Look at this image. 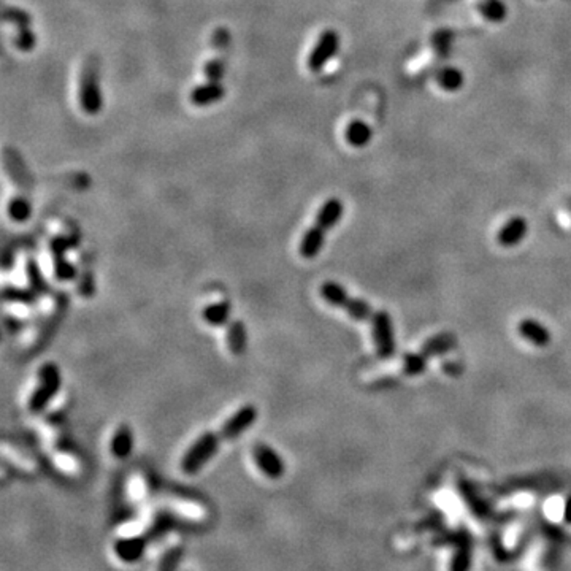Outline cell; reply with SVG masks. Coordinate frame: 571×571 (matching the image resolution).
<instances>
[{"label":"cell","instance_id":"d4e9b609","mask_svg":"<svg viewBox=\"0 0 571 571\" xmlns=\"http://www.w3.org/2000/svg\"><path fill=\"white\" fill-rule=\"evenodd\" d=\"M27 277L30 279V286H32L34 292L35 294H42V290H47L48 289V284L45 281L42 272H40L38 265L35 264L34 261H29L27 262Z\"/></svg>","mask_w":571,"mask_h":571},{"label":"cell","instance_id":"2e32d148","mask_svg":"<svg viewBox=\"0 0 571 571\" xmlns=\"http://www.w3.org/2000/svg\"><path fill=\"white\" fill-rule=\"evenodd\" d=\"M371 135H373L371 127L362 119L351 121L345 130L346 141L354 148H364L369 145L371 140Z\"/></svg>","mask_w":571,"mask_h":571},{"label":"cell","instance_id":"d6986e66","mask_svg":"<svg viewBox=\"0 0 571 571\" xmlns=\"http://www.w3.org/2000/svg\"><path fill=\"white\" fill-rule=\"evenodd\" d=\"M30 214H32V205L24 196L13 197L8 203V216L14 222H25L29 221Z\"/></svg>","mask_w":571,"mask_h":571},{"label":"cell","instance_id":"7402d4cb","mask_svg":"<svg viewBox=\"0 0 571 571\" xmlns=\"http://www.w3.org/2000/svg\"><path fill=\"white\" fill-rule=\"evenodd\" d=\"M3 21L12 23L16 25V27H23V25H30V23H32V16H30L29 12H25V10L23 8L7 7L3 10Z\"/></svg>","mask_w":571,"mask_h":571},{"label":"cell","instance_id":"cb8c5ba5","mask_svg":"<svg viewBox=\"0 0 571 571\" xmlns=\"http://www.w3.org/2000/svg\"><path fill=\"white\" fill-rule=\"evenodd\" d=\"M203 71H205L208 81H221L226 75V62L221 58H213L207 60Z\"/></svg>","mask_w":571,"mask_h":571},{"label":"cell","instance_id":"8fae6325","mask_svg":"<svg viewBox=\"0 0 571 571\" xmlns=\"http://www.w3.org/2000/svg\"><path fill=\"white\" fill-rule=\"evenodd\" d=\"M148 538L146 537H129L121 538L115 543V554L118 559L126 563L139 562L146 550Z\"/></svg>","mask_w":571,"mask_h":571},{"label":"cell","instance_id":"4316f807","mask_svg":"<svg viewBox=\"0 0 571 571\" xmlns=\"http://www.w3.org/2000/svg\"><path fill=\"white\" fill-rule=\"evenodd\" d=\"M34 294L30 290H23V289H5V299L13 300V302H23V303H32L34 302Z\"/></svg>","mask_w":571,"mask_h":571},{"label":"cell","instance_id":"ba28073f","mask_svg":"<svg viewBox=\"0 0 571 571\" xmlns=\"http://www.w3.org/2000/svg\"><path fill=\"white\" fill-rule=\"evenodd\" d=\"M70 246H71L70 240L65 237L54 238L53 243L49 244L51 253H53L54 275L59 281H70V279H73L76 277L75 267L64 257V253L67 251V248Z\"/></svg>","mask_w":571,"mask_h":571},{"label":"cell","instance_id":"83f0119b","mask_svg":"<svg viewBox=\"0 0 571 571\" xmlns=\"http://www.w3.org/2000/svg\"><path fill=\"white\" fill-rule=\"evenodd\" d=\"M563 517H565V521H567L568 524H571V497L567 500V503H565Z\"/></svg>","mask_w":571,"mask_h":571},{"label":"cell","instance_id":"603a6c76","mask_svg":"<svg viewBox=\"0 0 571 571\" xmlns=\"http://www.w3.org/2000/svg\"><path fill=\"white\" fill-rule=\"evenodd\" d=\"M14 45L21 51H30L35 48L37 45V38H35V34L30 29V25H23V27H18V34L14 37Z\"/></svg>","mask_w":571,"mask_h":571},{"label":"cell","instance_id":"3957f363","mask_svg":"<svg viewBox=\"0 0 571 571\" xmlns=\"http://www.w3.org/2000/svg\"><path fill=\"white\" fill-rule=\"evenodd\" d=\"M345 214V203L338 197H330L316 213L314 222L303 233L299 243V254L305 261H313L323 251L325 237L341 221Z\"/></svg>","mask_w":571,"mask_h":571},{"label":"cell","instance_id":"4fadbf2b","mask_svg":"<svg viewBox=\"0 0 571 571\" xmlns=\"http://www.w3.org/2000/svg\"><path fill=\"white\" fill-rule=\"evenodd\" d=\"M202 321L207 323L210 327H224L231 323L232 305L227 300H219V302L208 303L200 311Z\"/></svg>","mask_w":571,"mask_h":571},{"label":"cell","instance_id":"30bf717a","mask_svg":"<svg viewBox=\"0 0 571 571\" xmlns=\"http://www.w3.org/2000/svg\"><path fill=\"white\" fill-rule=\"evenodd\" d=\"M226 95V88L221 81H208V83L198 84L191 91L189 100L196 106H208L222 100Z\"/></svg>","mask_w":571,"mask_h":571},{"label":"cell","instance_id":"52a82bcc","mask_svg":"<svg viewBox=\"0 0 571 571\" xmlns=\"http://www.w3.org/2000/svg\"><path fill=\"white\" fill-rule=\"evenodd\" d=\"M253 461L259 468V471L268 479H281L286 473V462L283 457L273 450L267 443H256L251 450Z\"/></svg>","mask_w":571,"mask_h":571},{"label":"cell","instance_id":"e0dca14e","mask_svg":"<svg viewBox=\"0 0 571 571\" xmlns=\"http://www.w3.org/2000/svg\"><path fill=\"white\" fill-rule=\"evenodd\" d=\"M456 345H457V341L456 338H454V335L440 334L427 341V343L424 345V348H422L421 351V356L424 357L426 360H428V357L447 353V351L456 348Z\"/></svg>","mask_w":571,"mask_h":571},{"label":"cell","instance_id":"484cf974","mask_svg":"<svg viewBox=\"0 0 571 571\" xmlns=\"http://www.w3.org/2000/svg\"><path fill=\"white\" fill-rule=\"evenodd\" d=\"M481 12L484 16H487L491 21H502L504 18L503 5L497 2V0H487L486 3L481 5Z\"/></svg>","mask_w":571,"mask_h":571},{"label":"cell","instance_id":"8992f818","mask_svg":"<svg viewBox=\"0 0 571 571\" xmlns=\"http://www.w3.org/2000/svg\"><path fill=\"white\" fill-rule=\"evenodd\" d=\"M340 49V35L334 29L324 30L311 49L307 65L311 71H321L332 60Z\"/></svg>","mask_w":571,"mask_h":571},{"label":"cell","instance_id":"5bb4252c","mask_svg":"<svg viewBox=\"0 0 571 571\" xmlns=\"http://www.w3.org/2000/svg\"><path fill=\"white\" fill-rule=\"evenodd\" d=\"M517 332L522 338L530 341V343L537 346V348H546L550 343L549 330L544 327L541 323H538V321L535 319H522L521 323L517 324Z\"/></svg>","mask_w":571,"mask_h":571},{"label":"cell","instance_id":"277c9868","mask_svg":"<svg viewBox=\"0 0 571 571\" xmlns=\"http://www.w3.org/2000/svg\"><path fill=\"white\" fill-rule=\"evenodd\" d=\"M62 387V375L54 362H45L37 371V386L27 400V408L32 415H40L47 410Z\"/></svg>","mask_w":571,"mask_h":571},{"label":"cell","instance_id":"ffe728a7","mask_svg":"<svg viewBox=\"0 0 571 571\" xmlns=\"http://www.w3.org/2000/svg\"><path fill=\"white\" fill-rule=\"evenodd\" d=\"M185 557V548L183 546H175L168 549L167 552L162 555L159 565H157V571H176L180 567L181 560Z\"/></svg>","mask_w":571,"mask_h":571},{"label":"cell","instance_id":"7c38bea8","mask_svg":"<svg viewBox=\"0 0 571 571\" xmlns=\"http://www.w3.org/2000/svg\"><path fill=\"white\" fill-rule=\"evenodd\" d=\"M134 432H132L130 426L121 424L116 428L113 436H111L110 440V452L113 457L124 461V458L129 457L132 451H134Z\"/></svg>","mask_w":571,"mask_h":571},{"label":"cell","instance_id":"44dd1931","mask_svg":"<svg viewBox=\"0 0 571 571\" xmlns=\"http://www.w3.org/2000/svg\"><path fill=\"white\" fill-rule=\"evenodd\" d=\"M438 83H440L443 89L456 91L462 86L463 76L461 73V70L450 67V69H445L443 71H440V75H438Z\"/></svg>","mask_w":571,"mask_h":571},{"label":"cell","instance_id":"5b68a950","mask_svg":"<svg viewBox=\"0 0 571 571\" xmlns=\"http://www.w3.org/2000/svg\"><path fill=\"white\" fill-rule=\"evenodd\" d=\"M99 64L95 59H88L83 65L80 76V89H78V100L81 110L86 115L95 116L104 106V95L100 91L99 83Z\"/></svg>","mask_w":571,"mask_h":571},{"label":"cell","instance_id":"9a60e30c","mask_svg":"<svg viewBox=\"0 0 571 571\" xmlns=\"http://www.w3.org/2000/svg\"><path fill=\"white\" fill-rule=\"evenodd\" d=\"M226 343H227V349L231 351L233 356H243L246 353L248 349V330H246V324L243 323V321L235 319V321H231V323L227 324V330H226Z\"/></svg>","mask_w":571,"mask_h":571},{"label":"cell","instance_id":"6da1fadb","mask_svg":"<svg viewBox=\"0 0 571 571\" xmlns=\"http://www.w3.org/2000/svg\"><path fill=\"white\" fill-rule=\"evenodd\" d=\"M321 297L330 307L343 310L351 319L371 325V335L376 346V353L381 359H389L395 353V335L389 313L382 310H375L366 300L353 297L343 286L327 281L321 286Z\"/></svg>","mask_w":571,"mask_h":571},{"label":"cell","instance_id":"7a4b0ae2","mask_svg":"<svg viewBox=\"0 0 571 571\" xmlns=\"http://www.w3.org/2000/svg\"><path fill=\"white\" fill-rule=\"evenodd\" d=\"M257 416V406L246 404L233 411L218 430L203 432L200 436H197L191 443V446L187 447L186 452L183 454L180 462L183 473L187 476H194L197 473H200L213 461V457L216 456L219 450H221V443L233 441L237 438L243 436L246 430L256 424Z\"/></svg>","mask_w":571,"mask_h":571},{"label":"cell","instance_id":"9c48e42d","mask_svg":"<svg viewBox=\"0 0 571 571\" xmlns=\"http://www.w3.org/2000/svg\"><path fill=\"white\" fill-rule=\"evenodd\" d=\"M528 232V224L522 216H514L509 219L508 222L503 224V227L500 229L497 240L498 243L502 244L503 248H514L517 246L519 243H522Z\"/></svg>","mask_w":571,"mask_h":571},{"label":"cell","instance_id":"ac0fdd59","mask_svg":"<svg viewBox=\"0 0 571 571\" xmlns=\"http://www.w3.org/2000/svg\"><path fill=\"white\" fill-rule=\"evenodd\" d=\"M178 525V519L168 513H162L154 519V522L151 524V527L146 530V538L148 541H157L162 537L173 530Z\"/></svg>","mask_w":571,"mask_h":571}]
</instances>
